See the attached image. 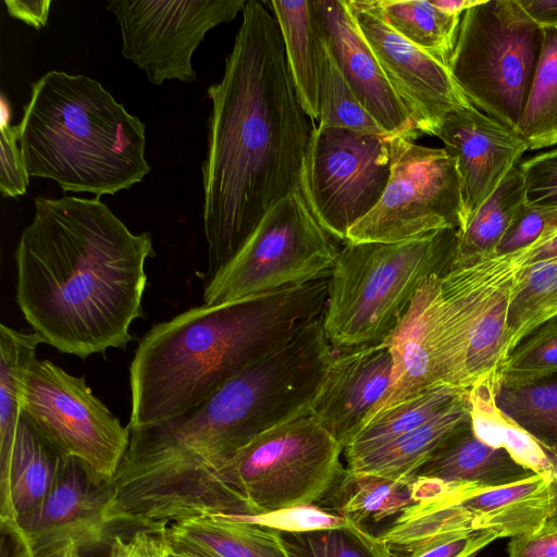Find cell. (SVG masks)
<instances>
[{"label": "cell", "instance_id": "3957f363", "mask_svg": "<svg viewBox=\"0 0 557 557\" xmlns=\"http://www.w3.org/2000/svg\"><path fill=\"white\" fill-rule=\"evenodd\" d=\"M330 275L154 324L129 367L128 428L164 424L198 408L225 382L322 317Z\"/></svg>", "mask_w": 557, "mask_h": 557}, {"label": "cell", "instance_id": "7dc6e473", "mask_svg": "<svg viewBox=\"0 0 557 557\" xmlns=\"http://www.w3.org/2000/svg\"><path fill=\"white\" fill-rule=\"evenodd\" d=\"M1 557H34L17 521H0Z\"/></svg>", "mask_w": 557, "mask_h": 557}, {"label": "cell", "instance_id": "7a4b0ae2", "mask_svg": "<svg viewBox=\"0 0 557 557\" xmlns=\"http://www.w3.org/2000/svg\"><path fill=\"white\" fill-rule=\"evenodd\" d=\"M16 249V302L46 344L86 359L125 348L143 317L151 236L132 233L100 197L34 199Z\"/></svg>", "mask_w": 557, "mask_h": 557}, {"label": "cell", "instance_id": "5b68a950", "mask_svg": "<svg viewBox=\"0 0 557 557\" xmlns=\"http://www.w3.org/2000/svg\"><path fill=\"white\" fill-rule=\"evenodd\" d=\"M18 125L29 176L52 180L64 193L115 195L150 172L145 124L89 76L44 74Z\"/></svg>", "mask_w": 557, "mask_h": 557}, {"label": "cell", "instance_id": "484cf974", "mask_svg": "<svg viewBox=\"0 0 557 557\" xmlns=\"http://www.w3.org/2000/svg\"><path fill=\"white\" fill-rule=\"evenodd\" d=\"M476 529L475 517L460 503H417L379 536L391 557H417Z\"/></svg>", "mask_w": 557, "mask_h": 557}, {"label": "cell", "instance_id": "d6986e66", "mask_svg": "<svg viewBox=\"0 0 557 557\" xmlns=\"http://www.w3.org/2000/svg\"><path fill=\"white\" fill-rule=\"evenodd\" d=\"M159 535L170 548L198 557H288L280 531L239 516L186 517L168 524Z\"/></svg>", "mask_w": 557, "mask_h": 557}, {"label": "cell", "instance_id": "277c9868", "mask_svg": "<svg viewBox=\"0 0 557 557\" xmlns=\"http://www.w3.org/2000/svg\"><path fill=\"white\" fill-rule=\"evenodd\" d=\"M333 356L322 315L234 375L198 408L131 432L128 454L135 467L164 500L187 504L256 437L309 414Z\"/></svg>", "mask_w": 557, "mask_h": 557}, {"label": "cell", "instance_id": "7c38bea8", "mask_svg": "<svg viewBox=\"0 0 557 557\" xmlns=\"http://www.w3.org/2000/svg\"><path fill=\"white\" fill-rule=\"evenodd\" d=\"M391 139L313 125L300 193L331 237L346 243L348 231L380 201L391 175Z\"/></svg>", "mask_w": 557, "mask_h": 557}, {"label": "cell", "instance_id": "11a10c76", "mask_svg": "<svg viewBox=\"0 0 557 557\" xmlns=\"http://www.w3.org/2000/svg\"><path fill=\"white\" fill-rule=\"evenodd\" d=\"M166 557H198V556L190 554L188 552L175 550V549L169 548Z\"/></svg>", "mask_w": 557, "mask_h": 557}, {"label": "cell", "instance_id": "e575fe53", "mask_svg": "<svg viewBox=\"0 0 557 557\" xmlns=\"http://www.w3.org/2000/svg\"><path fill=\"white\" fill-rule=\"evenodd\" d=\"M522 268L492 294L473 327L467 356L470 386L482 375L495 372L505 358L512 288Z\"/></svg>", "mask_w": 557, "mask_h": 557}, {"label": "cell", "instance_id": "7bdbcfd3", "mask_svg": "<svg viewBox=\"0 0 557 557\" xmlns=\"http://www.w3.org/2000/svg\"><path fill=\"white\" fill-rule=\"evenodd\" d=\"M169 545L159 534L135 531L128 540L121 534L111 539L109 557H166Z\"/></svg>", "mask_w": 557, "mask_h": 557}, {"label": "cell", "instance_id": "ba28073f", "mask_svg": "<svg viewBox=\"0 0 557 557\" xmlns=\"http://www.w3.org/2000/svg\"><path fill=\"white\" fill-rule=\"evenodd\" d=\"M543 39L519 0L480 1L461 16L448 69L472 106L517 132Z\"/></svg>", "mask_w": 557, "mask_h": 557}, {"label": "cell", "instance_id": "6da1fadb", "mask_svg": "<svg viewBox=\"0 0 557 557\" xmlns=\"http://www.w3.org/2000/svg\"><path fill=\"white\" fill-rule=\"evenodd\" d=\"M211 100L201 165L206 282L238 252L265 213L300 193L313 124L286 61L278 24L264 2L248 0Z\"/></svg>", "mask_w": 557, "mask_h": 557}, {"label": "cell", "instance_id": "f35d334b", "mask_svg": "<svg viewBox=\"0 0 557 557\" xmlns=\"http://www.w3.org/2000/svg\"><path fill=\"white\" fill-rule=\"evenodd\" d=\"M557 233V206H529L518 211L496 255L511 253Z\"/></svg>", "mask_w": 557, "mask_h": 557}, {"label": "cell", "instance_id": "f1b7e54d", "mask_svg": "<svg viewBox=\"0 0 557 557\" xmlns=\"http://www.w3.org/2000/svg\"><path fill=\"white\" fill-rule=\"evenodd\" d=\"M469 389L441 385L425 391L371 418L344 448L349 463L419 428Z\"/></svg>", "mask_w": 557, "mask_h": 557}, {"label": "cell", "instance_id": "8d00e7d4", "mask_svg": "<svg viewBox=\"0 0 557 557\" xmlns=\"http://www.w3.org/2000/svg\"><path fill=\"white\" fill-rule=\"evenodd\" d=\"M318 125L321 127L345 128L364 134L387 135L361 104L337 66L329 48L326 49L321 84L320 119Z\"/></svg>", "mask_w": 557, "mask_h": 557}, {"label": "cell", "instance_id": "ffe728a7", "mask_svg": "<svg viewBox=\"0 0 557 557\" xmlns=\"http://www.w3.org/2000/svg\"><path fill=\"white\" fill-rule=\"evenodd\" d=\"M264 4L278 24L297 98L306 114L319 121L327 46L313 1L272 0Z\"/></svg>", "mask_w": 557, "mask_h": 557}, {"label": "cell", "instance_id": "db71d44e", "mask_svg": "<svg viewBox=\"0 0 557 557\" xmlns=\"http://www.w3.org/2000/svg\"><path fill=\"white\" fill-rule=\"evenodd\" d=\"M82 550L78 549L77 547L75 546H69L60 557H83L82 556ZM109 557V556H107Z\"/></svg>", "mask_w": 557, "mask_h": 557}, {"label": "cell", "instance_id": "f5cc1de1", "mask_svg": "<svg viewBox=\"0 0 557 557\" xmlns=\"http://www.w3.org/2000/svg\"><path fill=\"white\" fill-rule=\"evenodd\" d=\"M12 110L7 96L2 92L0 100V125L11 124Z\"/></svg>", "mask_w": 557, "mask_h": 557}, {"label": "cell", "instance_id": "f546056e", "mask_svg": "<svg viewBox=\"0 0 557 557\" xmlns=\"http://www.w3.org/2000/svg\"><path fill=\"white\" fill-rule=\"evenodd\" d=\"M383 20L403 38L449 67L462 15L425 0H375Z\"/></svg>", "mask_w": 557, "mask_h": 557}, {"label": "cell", "instance_id": "74e56055", "mask_svg": "<svg viewBox=\"0 0 557 557\" xmlns=\"http://www.w3.org/2000/svg\"><path fill=\"white\" fill-rule=\"evenodd\" d=\"M557 373V318L523 337L496 370V382L523 383Z\"/></svg>", "mask_w": 557, "mask_h": 557}, {"label": "cell", "instance_id": "ac0fdd59", "mask_svg": "<svg viewBox=\"0 0 557 557\" xmlns=\"http://www.w3.org/2000/svg\"><path fill=\"white\" fill-rule=\"evenodd\" d=\"M324 38L352 91L388 136L414 139L410 117L361 34L347 0H313Z\"/></svg>", "mask_w": 557, "mask_h": 557}, {"label": "cell", "instance_id": "60d3db41", "mask_svg": "<svg viewBox=\"0 0 557 557\" xmlns=\"http://www.w3.org/2000/svg\"><path fill=\"white\" fill-rule=\"evenodd\" d=\"M518 168L527 205L557 206V148L527 159Z\"/></svg>", "mask_w": 557, "mask_h": 557}, {"label": "cell", "instance_id": "d4e9b609", "mask_svg": "<svg viewBox=\"0 0 557 557\" xmlns=\"http://www.w3.org/2000/svg\"><path fill=\"white\" fill-rule=\"evenodd\" d=\"M496 371L472 383L468 392L471 428L483 443L505 449L518 463L552 480L554 469L546 450L495 401Z\"/></svg>", "mask_w": 557, "mask_h": 557}, {"label": "cell", "instance_id": "30bf717a", "mask_svg": "<svg viewBox=\"0 0 557 557\" xmlns=\"http://www.w3.org/2000/svg\"><path fill=\"white\" fill-rule=\"evenodd\" d=\"M20 407L59 454L78 460L96 482L113 484L131 430L92 394L84 376L36 359L21 377Z\"/></svg>", "mask_w": 557, "mask_h": 557}, {"label": "cell", "instance_id": "cb8c5ba5", "mask_svg": "<svg viewBox=\"0 0 557 557\" xmlns=\"http://www.w3.org/2000/svg\"><path fill=\"white\" fill-rule=\"evenodd\" d=\"M478 529H494L500 537L541 531L550 511L549 480L533 475L495 488L482 490L460 502Z\"/></svg>", "mask_w": 557, "mask_h": 557}, {"label": "cell", "instance_id": "bcb514c9", "mask_svg": "<svg viewBox=\"0 0 557 557\" xmlns=\"http://www.w3.org/2000/svg\"><path fill=\"white\" fill-rule=\"evenodd\" d=\"M7 12L10 16L17 18L25 24L41 29L48 22L52 1L50 0H4Z\"/></svg>", "mask_w": 557, "mask_h": 557}, {"label": "cell", "instance_id": "4dcf8cb0", "mask_svg": "<svg viewBox=\"0 0 557 557\" xmlns=\"http://www.w3.org/2000/svg\"><path fill=\"white\" fill-rule=\"evenodd\" d=\"M554 318H557V256L524 265L518 274L508 312L505 358L523 337Z\"/></svg>", "mask_w": 557, "mask_h": 557}, {"label": "cell", "instance_id": "9c48e42d", "mask_svg": "<svg viewBox=\"0 0 557 557\" xmlns=\"http://www.w3.org/2000/svg\"><path fill=\"white\" fill-rule=\"evenodd\" d=\"M339 249L301 193L274 205L234 258L206 282V306L232 302L330 275Z\"/></svg>", "mask_w": 557, "mask_h": 557}, {"label": "cell", "instance_id": "4fadbf2b", "mask_svg": "<svg viewBox=\"0 0 557 557\" xmlns=\"http://www.w3.org/2000/svg\"><path fill=\"white\" fill-rule=\"evenodd\" d=\"M244 0H111L122 38V54L144 71L148 81L193 83V54L207 33L236 18Z\"/></svg>", "mask_w": 557, "mask_h": 557}, {"label": "cell", "instance_id": "9a60e30c", "mask_svg": "<svg viewBox=\"0 0 557 557\" xmlns=\"http://www.w3.org/2000/svg\"><path fill=\"white\" fill-rule=\"evenodd\" d=\"M111 495V484L96 482L78 460L61 455L45 500L17 519L34 557H60L69 546L83 550L104 543Z\"/></svg>", "mask_w": 557, "mask_h": 557}, {"label": "cell", "instance_id": "f907efd6", "mask_svg": "<svg viewBox=\"0 0 557 557\" xmlns=\"http://www.w3.org/2000/svg\"><path fill=\"white\" fill-rule=\"evenodd\" d=\"M549 460L553 465L554 473L553 478L549 481V491H550V511L549 516L541 531H550L557 529V451L549 453L546 451Z\"/></svg>", "mask_w": 557, "mask_h": 557}, {"label": "cell", "instance_id": "603a6c76", "mask_svg": "<svg viewBox=\"0 0 557 557\" xmlns=\"http://www.w3.org/2000/svg\"><path fill=\"white\" fill-rule=\"evenodd\" d=\"M468 392L424 424L347 463L346 469L410 480L450 435L471 422Z\"/></svg>", "mask_w": 557, "mask_h": 557}, {"label": "cell", "instance_id": "e0dca14e", "mask_svg": "<svg viewBox=\"0 0 557 557\" xmlns=\"http://www.w3.org/2000/svg\"><path fill=\"white\" fill-rule=\"evenodd\" d=\"M457 163L466 223L528 150L515 131L469 104L450 111L436 135ZM463 225V226H465Z\"/></svg>", "mask_w": 557, "mask_h": 557}, {"label": "cell", "instance_id": "8fae6325", "mask_svg": "<svg viewBox=\"0 0 557 557\" xmlns=\"http://www.w3.org/2000/svg\"><path fill=\"white\" fill-rule=\"evenodd\" d=\"M391 175L376 206L347 233L346 243H398L466 222L456 160L444 148L391 139Z\"/></svg>", "mask_w": 557, "mask_h": 557}, {"label": "cell", "instance_id": "83f0119b", "mask_svg": "<svg viewBox=\"0 0 557 557\" xmlns=\"http://www.w3.org/2000/svg\"><path fill=\"white\" fill-rule=\"evenodd\" d=\"M411 479L393 480L345 469L329 494L315 505L359 525L368 519L379 522L398 517L414 504Z\"/></svg>", "mask_w": 557, "mask_h": 557}, {"label": "cell", "instance_id": "8992f818", "mask_svg": "<svg viewBox=\"0 0 557 557\" xmlns=\"http://www.w3.org/2000/svg\"><path fill=\"white\" fill-rule=\"evenodd\" d=\"M457 231L440 230L398 243H345L331 270L323 313L332 347L347 350L385 339L421 284L450 270Z\"/></svg>", "mask_w": 557, "mask_h": 557}, {"label": "cell", "instance_id": "7402d4cb", "mask_svg": "<svg viewBox=\"0 0 557 557\" xmlns=\"http://www.w3.org/2000/svg\"><path fill=\"white\" fill-rule=\"evenodd\" d=\"M533 475L537 474L518 463L505 449L480 441L470 422L450 435L413 476L495 488Z\"/></svg>", "mask_w": 557, "mask_h": 557}, {"label": "cell", "instance_id": "681fc988", "mask_svg": "<svg viewBox=\"0 0 557 557\" xmlns=\"http://www.w3.org/2000/svg\"><path fill=\"white\" fill-rule=\"evenodd\" d=\"M521 261L524 262L525 265L531 264L533 262L548 259L557 256V233L552 236L537 240L525 248L517 250Z\"/></svg>", "mask_w": 557, "mask_h": 557}, {"label": "cell", "instance_id": "d6a6232c", "mask_svg": "<svg viewBox=\"0 0 557 557\" xmlns=\"http://www.w3.org/2000/svg\"><path fill=\"white\" fill-rule=\"evenodd\" d=\"M42 343L36 332L0 325V470L9 463L21 417V377L37 359V348Z\"/></svg>", "mask_w": 557, "mask_h": 557}, {"label": "cell", "instance_id": "1f68e13d", "mask_svg": "<svg viewBox=\"0 0 557 557\" xmlns=\"http://www.w3.org/2000/svg\"><path fill=\"white\" fill-rule=\"evenodd\" d=\"M495 401L546 451H557V373L523 383L496 382Z\"/></svg>", "mask_w": 557, "mask_h": 557}, {"label": "cell", "instance_id": "b9f144b4", "mask_svg": "<svg viewBox=\"0 0 557 557\" xmlns=\"http://www.w3.org/2000/svg\"><path fill=\"white\" fill-rule=\"evenodd\" d=\"M0 193L2 197H18L26 193L29 174L18 144L20 125H0Z\"/></svg>", "mask_w": 557, "mask_h": 557}, {"label": "cell", "instance_id": "52a82bcc", "mask_svg": "<svg viewBox=\"0 0 557 557\" xmlns=\"http://www.w3.org/2000/svg\"><path fill=\"white\" fill-rule=\"evenodd\" d=\"M342 453L338 442L309 414L280 424L214 472L183 518L259 515L315 505L345 470Z\"/></svg>", "mask_w": 557, "mask_h": 557}, {"label": "cell", "instance_id": "f6af8a7d", "mask_svg": "<svg viewBox=\"0 0 557 557\" xmlns=\"http://www.w3.org/2000/svg\"><path fill=\"white\" fill-rule=\"evenodd\" d=\"M508 557H557V529L511 537Z\"/></svg>", "mask_w": 557, "mask_h": 557}, {"label": "cell", "instance_id": "c3c4849f", "mask_svg": "<svg viewBox=\"0 0 557 557\" xmlns=\"http://www.w3.org/2000/svg\"><path fill=\"white\" fill-rule=\"evenodd\" d=\"M519 3L542 27L557 24V0H519Z\"/></svg>", "mask_w": 557, "mask_h": 557}, {"label": "cell", "instance_id": "ab89813d", "mask_svg": "<svg viewBox=\"0 0 557 557\" xmlns=\"http://www.w3.org/2000/svg\"><path fill=\"white\" fill-rule=\"evenodd\" d=\"M243 519L281 532H306L346 524L342 516L317 505L282 508L259 515L239 516Z\"/></svg>", "mask_w": 557, "mask_h": 557}, {"label": "cell", "instance_id": "5bb4252c", "mask_svg": "<svg viewBox=\"0 0 557 557\" xmlns=\"http://www.w3.org/2000/svg\"><path fill=\"white\" fill-rule=\"evenodd\" d=\"M347 4L417 137L435 136L450 111L471 104L449 69L397 34L383 20L375 0H347Z\"/></svg>", "mask_w": 557, "mask_h": 557}, {"label": "cell", "instance_id": "4316f807", "mask_svg": "<svg viewBox=\"0 0 557 557\" xmlns=\"http://www.w3.org/2000/svg\"><path fill=\"white\" fill-rule=\"evenodd\" d=\"M524 203L523 177L519 168L515 166L466 225L457 231V246L450 269L495 256Z\"/></svg>", "mask_w": 557, "mask_h": 557}, {"label": "cell", "instance_id": "2e32d148", "mask_svg": "<svg viewBox=\"0 0 557 557\" xmlns=\"http://www.w3.org/2000/svg\"><path fill=\"white\" fill-rule=\"evenodd\" d=\"M393 363L386 339L342 350L330 361L310 405L309 416L345 448L385 397Z\"/></svg>", "mask_w": 557, "mask_h": 557}, {"label": "cell", "instance_id": "836d02e7", "mask_svg": "<svg viewBox=\"0 0 557 557\" xmlns=\"http://www.w3.org/2000/svg\"><path fill=\"white\" fill-rule=\"evenodd\" d=\"M543 48L517 133L528 150L557 145V24L543 27Z\"/></svg>", "mask_w": 557, "mask_h": 557}, {"label": "cell", "instance_id": "816d5d0a", "mask_svg": "<svg viewBox=\"0 0 557 557\" xmlns=\"http://www.w3.org/2000/svg\"><path fill=\"white\" fill-rule=\"evenodd\" d=\"M433 5L440 10L455 15H462L468 9L476 5L479 0H434Z\"/></svg>", "mask_w": 557, "mask_h": 557}, {"label": "cell", "instance_id": "d590c367", "mask_svg": "<svg viewBox=\"0 0 557 557\" xmlns=\"http://www.w3.org/2000/svg\"><path fill=\"white\" fill-rule=\"evenodd\" d=\"M288 557H391L380 536L354 522L306 532H281Z\"/></svg>", "mask_w": 557, "mask_h": 557}, {"label": "cell", "instance_id": "44dd1931", "mask_svg": "<svg viewBox=\"0 0 557 557\" xmlns=\"http://www.w3.org/2000/svg\"><path fill=\"white\" fill-rule=\"evenodd\" d=\"M60 456L21 412L9 463L0 470V521H17L41 505Z\"/></svg>", "mask_w": 557, "mask_h": 557}, {"label": "cell", "instance_id": "ee69618b", "mask_svg": "<svg viewBox=\"0 0 557 557\" xmlns=\"http://www.w3.org/2000/svg\"><path fill=\"white\" fill-rule=\"evenodd\" d=\"M497 539H500V534L494 529H476L435 546L417 557H473Z\"/></svg>", "mask_w": 557, "mask_h": 557}]
</instances>
